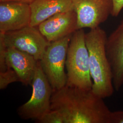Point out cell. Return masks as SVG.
<instances>
[{
  "mask_svg": "<svg viewBox=\"0 0 123 123\" xmlns=\"http://www.w3.org/2000/svg\"><path fill=\"white\" fill-rule=\"evenodd\" d=\"M7 49L3 37L0 34V72H5L8 67L6 57Z\"/></svg>",
  "mask_w": 123,
  "mask_h": 123,
  "instance_id": "9a60e30c",
  "label": "cell"
},
{
  "mask_svg": "<svg viewBox=\"0 0 123 123\" xmlns=\"http://www.w3.org/2000/svg\"><path fill=\"white\" fill-rule=\"evenodd\" d=\"M7 64L25 85H31L38 61L33 56L13 48H7Z\"/></svg>",
  "mask_w": 123,
  "mask_h": 123,
  "instance_id": "8fae6325",
  "label": "cell"
},
{
  "mask_svg": "<svg viewBox=\"0 0 123 123\" xmlns=\"http://www.w3.org/2000/svg\"><path fill=\"white\" fill-rule=\"evenodd\" d=\"M79 29L96 28L111 15L112 0H72Z\"/></svg>",
  "mask_w": 123,
  "mask_h": 123,
  "instance_id": "52a82bcc",
  "label": "cell"
},
{
  "mask_svg": "<svg viewBox=\"0 0 123 123\" xmlns=\"http://www.w3.org/2000/svg\"><path fill=\"white\" fill-rule=\"evenodd\" d=\"M32 93L29 100L19 107L18 114L24 119L38 120L51 110L53 89L38 61L31 83Z\"/></svg>",
  "mask_w": 123,
  "mask_h": 123,
  "instance_id": "5b68a950",
  "label": "cell"
},
{
  "mask_svg": "<svg viewBox=\"0 0 123 123\" xmlns=\"http://www.w3.org/2000/svg\"><path fill=\"white\" fill-rule=\"evenodd\" d=\"M31 18L29 4L0 2V33L16 31L29 26Z\"/></svg>",
  "mask_w": 123,
  "mask_h": 123,
  "instance_id": "9c48e42d",
  "label": "cell"
},
{
  "mask_svg": "<svg viewBox=\"0 0 123 123\" xmlns=\"http://www.w3.org/2000/svg\"><path fill=\"white\" fill-rule=\"evenodd\" d=\"M110 123H123V110L111 111Z\"/></svg>",
  "mask_w": 123,
  "mask_h": 123,
  "instance_id": "e0dca14e",
  "label": "cell"
},
{
  "mask_svg": "<svg viewBox=\"0 0 123 123\" xmlns=\"http://www.w3.org/2000/svg\"><path fill=\"white\" fill-rule=\"evenodd\" d=\"M85 36L84 29L77 30L72 36L66 57V86L89 90L92 89V81Z\"/></svg>",
  "mask_w": 123,
  "mask_h": 123,
  "instance_id": "3957f363",
  "label": "cell"
},
{
  "mask_svg": "<svg viewBox=\"0 0 123 123\" xmlns=\"http://www.w3.org/2000/svg\"><path fill=\"white\" fill-rule=\"evenodd\" d=\"M37 27L49 43L72 35L79 30L77 14L74 9L56 14Z\"/></svg>",
  "mask_w": 123,
  "mask_h": 123,
  "instance_id": "ba28073f",
  "label": "cell"
},
{
  "mask_svg": "<svg viewBox=\"0 0 123 123\" xmlns=\"http://www.w3.org/2000/svg\"><path fill=\"white\" fill-rule=\"evenodd\" d=\"M36 0H0V2H6V1H15L20 2L22 3H26L27 4H31Z\"/></svg>",
  "mask_w": 123,
  "mask_h": 123,
  "instance_id": "ac0fdd59",
  "label": "cell"
},
{
  "mask_svg": "<svg viewBox=\"0 0 123 123\" xmlns=\"http://www.w3.org/2000/svg\"><path fill=\"white\" fill-rule=\"evenodd\" d=\"M106 50L112 68L114 89L119 91L123 86V19L107 37Z\"/></svg>",
  "mask_w": 123,
  "mask_h": 123,
  "instance_id": "30bf717a",
  "label": "cell"
},
{
  "mask_svg": "<svg viewBox=\"0 0 123 123\" xmlns=\"http://www.w3.org/2000/svg\"><path fill=\"white\" fill-rule=\"evenodd\" d=\"M51 109L62 115L64 123H110L111 111L92 89L65 86L53 90Z\"/></svg>",
  "mask_w": 123,
  "mask_h": 123,
  "instance_id": "6da1fadb",
  "label": "cell"
},
{
  "mask_svg": "<svg viewBox=\"0 0 123 123\" xmlns=\"http://www.w3.org/2000/svg\"><path fill=\"white\" fill-rule=\"evenodd\" d=\"M36 121L40 123H64L62 115L57 111L52 110Z\"/></svg>",
  "mask_w": 123,
  "mask_h": 123,
  "instance_id": "5bb4252c",
  "label": "cell"
},
{
  "mask_svg": "<svg viewBox=\"0 0 123 123\" xmlns=\"http://www.w3.org/2000/svg\"><path fill=\"white\" fill-rule=\"evenodd\" d=\"M85 38L92 81V90L104 99L111 97L115 89L112 68L106 53L105 31L99 26L90 29L85 33Z\"/></svg>",
  "mask_w": 123,
  "mask_h": 123,
  "instance_id": "7a4b0ae2",
  "label": "cell"
},
{
  "mask_svg": "<svg viewBox=\"0 0 123 123\" xmlns=\"http://www.w3.org/2000/svg\"><path fill=\"white\" fill-rule=\"evenodd\" d=\"M20 82V79L15 71L8 65V68L4 72H0V89L6 88L10 84Z\"/></svg>",
  "mask_w": 123,
  "mask_h": 123,
  "instance_id": "4fadbf2b",
  "label": "cell"
},
{
  "mask_svg": "<svg viewBox=\"0 0 123 123\" xmlns=\"http://www.w3.org/2000/svg\"><path fill=\"white\" fill-rule=\"evenodd\" d=\"M31 26H37L53 15L74 9L72 0H36L30 4Z\"/></svg>",
  "mask_w": 123,
  "mask_h": 123,
  "instance_id": "7c38bea8",
  "label": "cell"
},
{
  "mask_svg": "<svg viewBox=\"0 0 123 123\" xmlns=\"http://www.w3.org/2000/svg\"><path fill=\"white\" fill-rule=\"evenodd\" d=\"M7 48H13L33 56L39 61L50 43L37 26L30 25L16 31L0 33Z\"/></svg>",
  "mask_w": 123,
  "mask_h": 123,
  "instance_id": "8992f818",
  "label": "cell"
},
{
  "mask_svg": "<svg viewBox=\"0 0 123 123\" xmlns=\"http://www.w3.org/2000/svg\"><path fill=\"white\" fill-rule=\"evenodd\" d=\"M72 35L51 42L39 60L42 69L53 90L60 89L66 85L67 76L65 67Z\"/></svg>",
  "mask_w": 123,
  "mask_h": 123,
  "instance_id": "277c9868",
  "label": "cell"
},
{
  "mask_svg": "<svg viewBox=\"0 0 123 123\" xmlns=\"http://www.w3.org/2000/svg\"><path fill=\"white\" fill-rule=\"evenodd\" d=\"M113 2V10L111 15L117 17L123 9V0H112Z\"/></svg>",
  "mask_w": 123,
  "mask_h": 123,
  "instance_id": "2e32d148",
  "label": "cell"
}]
</instances>
